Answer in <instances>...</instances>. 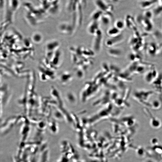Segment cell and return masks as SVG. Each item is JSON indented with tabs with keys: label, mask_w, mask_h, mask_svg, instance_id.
<instances>
[{
	"label": "cell",
	"mask_w": 162,
	"mask_h": 162,
	"mask_svg": "<svg viewBox=\"0 0 162 162\" xmlns=\"http://www.w3.org/2000/svg\"><path fill=\"white\" fill-rule=\"evenodd\" d=\"M143 109L145 114L148 118L151 126L154 129L160 128L162 125L161 120L152 114L148 108L145 107Z\"/></svg>",
	"instance_id": "cell-2"
},
{
	"label": "cell",
	"mask_w": 162,
	"mask_h": 162,
	"mask_svg": "<svg viewBox=\"0 0 162 162\" xmlns=\"http://www.w3.org/2000/svg\"><path fill=\"white\" fill-rule=\"evenodd\" d=\"M135 97L139 102L148 108L151 98L154 94V91L146 89H140L135 92Z\"/></svg>",
	"instance_id": "cell-1"
},
{
	"label": "cell",
	"mask_w": 162,
	"mask_h": 162,
	"mask_svg": "<svg viewBox=\"0 0 162 162\" xmlns=\"http://www.w3.org/2000/svg\"><path fill=\"white\" fill-rule=\"evenodd\" d=\"M110 0L114 2H117L119 1L120 0Z\"/></svg>",
	"instance_id": "cell-5"
},
{
	"label": "cell",
	"mask_w": 162,
	"mask_h": 162,
	"mask_svg": "<svg viewBox=\"0 0 162 162\" xmlns=\"http://www.w3.org/2000/svg\"><path fill=\"white\" fill-rule=\"evenodd\" d=\"M161 102L158 99H155L150 101L147 108L153 110H159L161 106Z\"/></svg>",
	"instance_id": "cell-4"
},
{
	"label": "cell",
	"mask_w": 162,
	"mask_h": 162,
	"mask_svg": "<svg viewBox=\"0 0 162 162\" xmlns=\"http://www.w3.org/2000/svg\"><path fill=\"white\" fill-rule=\"evenodd\" d=\"M95 4L98 8L102 12L110 13L113 10L112 4L106 0H95Z\"/></svg>",
	"instance_id": "cell-3"
}]
</instances>
